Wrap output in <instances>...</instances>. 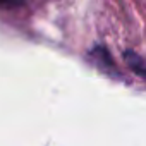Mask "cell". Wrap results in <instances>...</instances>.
Segmentation results:
<instances>
[{
    "mask_svg": "<svg viewBox=\"0 0 146 146\" xmlns=\"http://www.w3.org/2000/svg\"><path fill=\"white\" fill-rule=\"evenodd\" d=\"M24 0H0V7H7V9H16L19 7Z\"/></svg>",
    "mask_w": 146,
    "mask_h": 146,
    "instance_id": "obj_1",
    "label": "cell"
}]
</instances>
